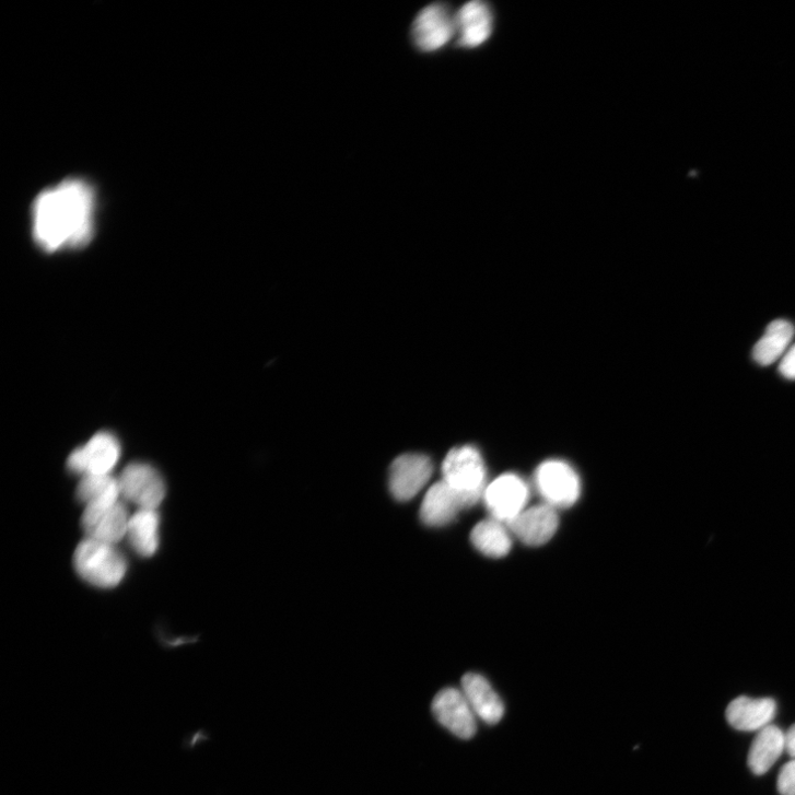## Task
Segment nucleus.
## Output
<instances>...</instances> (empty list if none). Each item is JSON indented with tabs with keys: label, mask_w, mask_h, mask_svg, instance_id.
Segmentation results:
<instances>
[{
	"label": "nucleus",
	"mask_w": 795,
	"mask_h": 795,
	"mask_svg": "<svg viewBox=\"0 0 795 795\" xmlns=\"http://www.w3.org/2000/svg\"><path fill=\"white\" fill-rule=\"evenodd\" d=\"M95 208L93 187L80 178L43 191L33 208L37 245L48 253L85 246L94 233Z\"/></svg>",
	"instance_id": "1"
},
{
	"label": "nucleus",
	"mask_w": 795,
	"mask_h": 795,
	"mask_svg": "<svg viewBox=\"0 0 795 795\" xmlns=\"http://www.w3.org/2000/svg\"><path fill=\"white\" fill-rule=\"evenodd\" d=\"M443 482L459 498L464 508L483 500L488 471L480 449L474 445L452 448L442 466Z\"/></svg>",
	"instance_id": "2"
},
{
	"label": "nucleus",
	"mask_w": 795,
	"mask_h": 795,
	"mask_svg": "<svg viewBox=\"0 0 795 795\" xmlns=\"http://www.w3.org/2000/svg\"><path fill=\"white\" fill-rule=\"evenodd\" d=\"M73 566L84 582L103 589L117 587L128 571V562L116 545L89 537L78 545Z\"/></svg>",
	"instance_id": "3"
},
{
	"label": "nucleus",
	"mask_w": 795,
	"mask_h": 795,
	"mask_svg": "<svg viewBox=\"0 0 795 795\" xmlns=\"http://www.w3.org/2000/svg\"><path fill=\"white\" fill-rule=\"evenodd\" d=\"M535 487L545 504L558 508L574 506L582 496V480L570 464L547 460L535 472Z\"/></svg>",
	"instance_id": "4"
},
{
	"label": "nucleus",
	"mask_w": 795,
	"mask_h": 795,
	"mask_svg": "<svg viewBox=\"0 0 795 795\" xmlns=\"http://www.w3.org/2000/svg\"><path fill=\"white\" fill-rule=\"evenodd\" d=\"M121 458V444L108 432L95 434L84 446L74 449L68 469L75 475L109 476Z\"/></svg>",
	"instance_id": "5"
},
{
	"label": "nucleus",
	"mask_w": 795,
	"mask_h": 795,
	"mask_svg": "<svg viewBox=\"0 0 795 795\" xmlns=\"http://www.w3.org/2000/svg\"><path fill=\"white\" fill-rule=\"evenodd\" d=\"M530 490L515 474H505L488 484L483 501L492 518L508 524L527 508Z\"/></svg>",
	"instance_id": "6"
},
{
	"label": "nucleus",
	"mask_w": 795,
	"mask_h": 795,
	"mask_svg": "<svg viewBox=\"0 0 795 795\" xmlns=\"http://www.w3.org/2000/svg\"><path fill=\"white\" fill-rule=\"evenodd\" d=\"M118 482L121 498L140 508L157 510L166 496L164 479L148 464L129 465Z\"/></svg>",
	"instance_id": "7"
},
{
	"label": "nucleus",
	"mask_w": 795,
	"mask_h": 795,
	"mask_svg": "<svg viewBox=\"0 0 795 795\" xmlns=\"http://www.w3.org/2000/svg\"><path fill=\"white\" fill-rule=\"evenodd\" d=\"M457 36L456 14L442 4L423 9L412 25V39L422 52H435Z\"/></svg>",
	"instance_id": "8"
},
{
	"label": "nucleus",
	"mask_w": 795,
	"mask_h": 795,
	"mask_svg": "<svg viewBox=\"0 0 795 795\" xmlns=\"http://www.w3.org/2000/svg\"><path fill=\"white\" fill-rule=\"evenodd\" d=\"M433 470L431 459L424 454H404L390 467L389 489L393 496L400 502L412 500L428 484Z\"/></svg>",
	"instance_id": "9"
},
{
	"label": "nucleus",
	"mask_w": 795,
	"mask_h": 795,
	"mask_svg": "<svg viewBox=\"0 0 795 795\" xmlns=\"http://www.w3.org/2000/svg\"><path fill=\"white\" fill-rule=\"evenodd\" d=\"M432 712L443 727L461 739H471L477 733V716L463 691H440L432 702Z\"/></svg>",
	"instance_id": "10"
},
{
	"label": "nucleus",
	"mask_w": 795,
	"mask_h": 795,
	"mask_svg": "<svg viewBox=\"0 0 795 795\" xmlns=\"http://www.w3.org/2000/svg\"><path fill=\"white\" fill-rule=\"evenodd\" d=\"M558 526L557 510L545 503L526 508L507 524L512 535L531 547L547 543L557 533Z\"/></svg>",
	"instance_id": "11"
},
{
	"label": "nucleus",
	"mask_w": 795,
	"mask_h": 795,
	"mask_svg": "<svg viewBox=\"0 0 795 795\" xmlns=\"http://www.w3.org/2000/svg\"><path fill=\"white\" fill-rule=\"evenodd\" d=\"M458 44L467 49L484 45L492 36L494 15L483 2H470L456 13Z\"/></svg>",
	"instance_id": "12"
},
{
	"label": "nucleus",
	"mask_w": 795,
	"mask_h": 795,
	"mask_svg": "<svg viewBox=\"0 0 795 795\" xmlns=\"http://www.w3.org/2000/svg\"><path fill=\"white\" fill-rule=\"evenodd\" d=\"M463 692L476 716L482 722L493 726L502 721L504 703L484 676L477 673L466 674L463 678Z\"/></svg>",
	"instance_id": "13"
},
{
	"label": "nucleus",
	"mask_w": 795,
	"mask_h": 795,
	"mask_svg": "<svg viewBox=\"0 0 795 795\" xmlns=\"http://www.w3.org/2000/svg\"><path fill=\"white\" fill-rule=\"evenodd\" d=\"M775 713L776 703L772 699L740 697L728 705L726 718L739 732H756L769 726Z\"/></svg>",
	"instance_id": "14"
},
{
	"label": "nucleus",
	"mask_w": 795,
	"mask_h": 795,
	"mask_svg": "<svg viewBox=\"0 0 795 795\" xmlns=\"http://www.w3.org/2000/svg\"><path fill=\"white\" fill-rule=\"evenodd\" d=\"M465 510L459 498L443 481L433 484L420 507L421 522L430 527H443Z\"/></svg>",
	"instance_id": "15"
},
{
	"label": "nucleus",
	"mask_w": 795,
	"mask_h": 795,
	"mask_svg": "<svg viewBox=\"0 0 795 795\" xmlns=\"http://www.w3.org/2000/svg\"><path fill=\"white\" fill-rule=\"evenodd\" d=\"M783 751H785L784 733L774 725L762 728L750 747L749 769L756 775L767 773Z\"/></svg>",
	"instance_id": "16"
},
{
	"label": "nucleus",
	"mask_w": 795,
	"mask_h": 795,
	"mask_svg": "<svg viewBox=\"0 0 795 795\" xmlns=\"http://www.w3.org/2000/svg\"><path fill=\"white\" fill-rule=\"evenodd\" d=\"M160 515L157 510L140 508L131 516L128 538L132 548L142 557H152L160 545Z\"/></svg>",
	"instance_id": "17"
},
{
	"label": "nucleus",
	"mask_w": 795,
	"mask_h": 795,
	"mask_svg": "<svg viewBox=\"0 0 795 795\" xmlns=\"http://www.w3.org/2000/svg\"><path fill=\"white\" fill-rule=\"evenodd\" d=\"M795 334L794 326L784 319L773 320L756 344L752 356L760 366H769L786 351Z\"/></svg>",
	"instance_id": "18"
},
{
	"label": "nucleus",
	"mask_w": 795,
	"mask_h": 795,
	"mask_svg": "<svg viewBox=\"0 0 795 795\" xmlns=\"http://www.w3.org/2000/svg\"><path fill=\"white\" fill-rule=\"evenodd\" d=\"M474 546L484 556L503 558L512 549V533L506 524L494 518L479 523L471 533Z\"/></svg>",
	"instance_id": "19"
},
{
	"label": "nucleus",
	"mask_w": 795,
	"mask_h": 795,
	"mask_svg": "<svg viewBox=\"0 0 795 795\" xmlns=\"http://www.w3.org/2000/svg\"><path fill=\"white\" fill-rule=\"evenodd\" d=\"M130 518L127 505L120 500L85 531L86 537L116 545L127 536Z\"/></svg>",
	"instance_id": "20"
},
{
	"label": "nucleus",
	"mask_w": 795,
	"mask_h": 795,
	"mask_svg": "<svg viewBox=\"0 0 795 795\" xmlns=\"http://www.w3.org/2000/svg\"><path fill=\"white\" fill-rule=\"evenodd\" d=\"M117 481L118 479L110 476H84L77 488L75 496L85 506L91 501L104 494Z\"/></svg>",
	"instance_id": "21"
},
{
	"label": "nucleus",
	"mask_w": 795,
	"mask_h": 795,
	"mask_svg": "<svg viewBox=\"0 0 795 795\" xmlns=\"http://www.w3.org/2000/svg\"><path fill=\"white\" fill-rule=\"evenodd\" d=\"M778 791L781 795H795V760L784 764L778 776Z\"/></svg>",
	"instance_id": "22"
},
{
	"label": "nucleus",
	"mask_w": 795,
	"mask_h": 795,
	"mask_svg": "<svg viewBox=\"0 0 795 795\" xmlns=\"http://www.w3.org/2000/svg\"><path fill=\"white\" fill-rule=\"evenodd\" d=\"M779 372L784 378L795 381V346L784 355Z\"/></svg>",
	"instance_id": "23"
},
{
	"label": "nucleus",
	"mask_w": 795,
	"mask_h": 795,
	"mask_svg": "<svg viewBox=\"0 0 795 795\" xmlns=\"http://www.w3.org/2000/svg\"><path fill=\"white\" fill-rule=\"evenodd\" d=\"M785 737V751L787 755L795 760V725H793L786 734H784Z\"/></svg>",
	"instance_id": "24"
}]
</instances>
